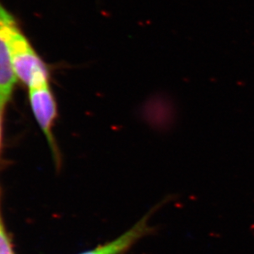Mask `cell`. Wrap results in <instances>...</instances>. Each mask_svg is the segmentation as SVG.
Segmentation results:
<instances>
[{
	"label": "cell",
	"instance_id": "6da1fadb",
	"mask_svg": "<svg viewBox=\"0 0 254 254\" xmlns=\"http://www.w3.org/2000/svg\"><path fill=\"white\" fill-rule=\"evenodd\" d=\"M9 47L15 74L29 88L48 83V72L17 22L9 33Z\"/></svg>",
	"mask_w": 254,
	"mask_h": 254
},
{
	"label": "cell",
	"instance_id": "7a4b0ae2",
	"mask_svg": "<svg viewBox=\"0 0 254 254\" xmlns=\"http://www.w3.org/2000/svg\"><path fill=\"white\" fill-rule=\"evenodd\" d=\"M16 22L14 17L0 2V109L9 100L16 83L10 52L9 33Z\"/></svg>",
	"mask_w": 254,
	"mask_h": 254
},
{
	"label": "cell",
	"instance_id": "3957f363",
	"mask_svg": "<svg viewBox=\"0 0 254 254\" xmlns=\"http://www.w3.org/2000/svg\"><path fill=\"white\" fill-rule=\"evenodd\" d=\"M162 203L155 205L149 213L144 215L138 222L135 223L130 229L123 233L114 240H111L103 245H99L94 250H89L80 254H126L131 250L134 245H136L139 240L149 235L154 230L149 225V219L155 212L157 208L160 207Z\"/></svg>",
	"mask_w": 254,
	"mask_h": 254
},
{
	"label": "cell",
	"instance_id": "277c9868",
	"mask_svg": "<svg viewBox=\"0 0 254 254\" xmlns=\"http://www.w3.org/2000/svg\"><path fill=\"white\" fill-rule=\"evenodd\" d=\"M29 97L35 118L50 143H52V128L57 118V104L48 83L29 88Z\"/></svg>",
	"mask_w": 254,
	"mask_h": 254
},
{
	"label": "cell",
	"instance_id": "5b68a950",
	"mask_svg": "<svg viewBox=\"0 0 254 254\" xmlns=\"http://www.w3.org/2000/svg\"><path fill=\"white\" fill-rule=\"evenodd\" d=\"M0 254H13L7 237L3 230L0 231Z\"/></svg>",
	"mask_w": 254,
	"mask_h": 254
},
{
	"label": "cell",
	"instance_id": "8992f818",
	"mask_svg": "<svg viewBox=\"0 0 254 254\" xmlns=\"http://www.w3.org/2000/svg\"><path fill=\"white\" fill-rule=\"evenodd\" d=\"M1 109H0V113H1ZM1 114V113H0ZM0 142H1V116H0Z\"/></svg>",
	"mask_w": 254,
	"mask_h": 254
},
{
	"label": "cell",
	"instance_id": "52a82bcc",
	"mask_svg": "<svg viewBox=\"0 0 254 254\" xmlns=\"http://www.w3.org/2000/svg\"><path fill=\"white\" fill-rule=\"evenodd\" d=\"M2 225H1V223H0V231H2Z\"/></svg>",
	"mask_w": 254,
	"mask_h": 254
}]
</instances>
